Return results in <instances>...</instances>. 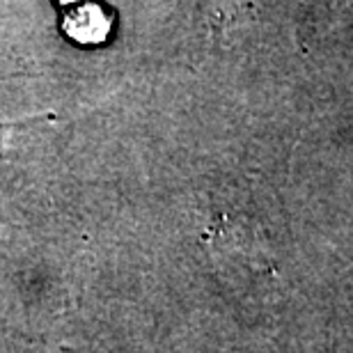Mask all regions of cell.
Listing matches in <instances>:
<instances>
[{"label":"cell","mask_w":353,"mask_h":353,"mask_svg":"<svg viewBox=\"0 0 353 353\" xmlns=\"http://www.w3.org/2000/svg\"><path fill=\"white\" fill-rule=\"evenodd\" d=\"M62 28H65V32L74 41L85 46H94L110 37L112 17L99 3L83 0V3L69 5L65 21H62Z\"/></svg>","instance_id":"cell-1"},{"label":"cell","mask_w":353,"mask_h":353,"mask_svg":"<svg viewBox=\"0 0 353 353\" xmlns=\"http://www.w3.org/2000/svg\"><path fill=\"white\" fill-rule=\"evenodd\" d=\"M60 3H65V5H76V3H83V0H60Z\"/></svg>","instance_id":"cell-2"}]
</instances>
